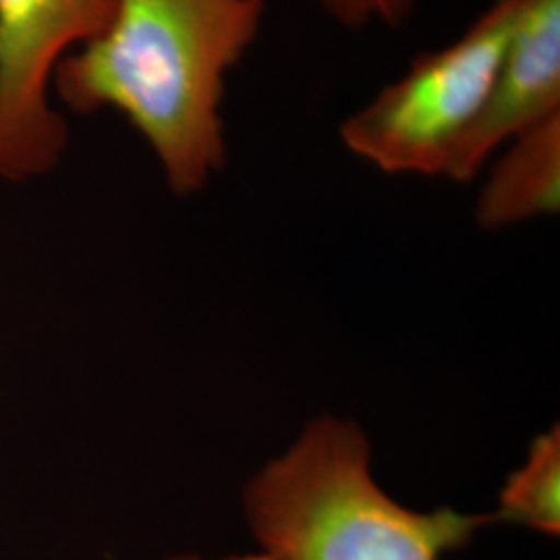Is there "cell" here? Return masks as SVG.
Returning a JSON list of instances; mask_svg holds the SVG:
<instances>
[{"label": "cell", "instance_id": "1", "mask_svg": "<svg viewBox=\"0 0 560 560\" xmlns=\"http://www.w3.org/2000/svg\"><path fill=\"white\" fill-rule=\"evenodd\" d=\"M261 20L264 0H117L101 34L57 65L52 96L75 115H122L171 191L194 196L226 164V78Z\"/></svg>", "mask_w": 560, "mask_h": 560}, {"label": "cell", "instance_id": "2", "mask_svg": "<svg viewBox=\"0 0 560 560\" xmlns=\"http://www.w3.org/2000/svg\"><path fill=\"white\" fill-rule=\"evenodd\" d=\"M260 555L249 560H442L497 515L413 511L382 488L368 434L320 416L243 490Z\"/></svg>", "mask_w": 560, "mask_h": 560}, {"label": "cell", "instance_id": "3", "mask_svg": "<svg viewBox=\"0 0 560 560\" xmlns=\"http://www.w3.org/2000/svg\"><path fill=\"white\" fill-rule=\"evenodd\" d=\"M521 0H494L459 38L418 55L340 122L345 148L388 175L451 177L488 101Z\"/></svg>", "mask_w": 560, "mask_h": 560}, {"label": "cell", "instance_id": "4", "mask_svg": "<svg viewBox=\"0 0 560 560\" xmlns=\"http://www.w3.org/2000/svg\"><path fill=\"white\" fill-rule=\"evenodd\" d=\"M117 0H0V180L23 183L59 164L69 125L52 106L60 60L96 38Z\"/></svg>", "mask_w": 560, "mask_h": 560}, {"label": "cell", "instance_id": "5", "mask_svg": "<svg viewBox=\"0 0 560 560\" xmlns=\"http://www.w3.org/2000/svg\"><path fill=\"white\" fill-rule=\"evenodd\" d=\"M560 113V0H521L488 101L448 179L474 180L506 141Z\"/></svg>", "mask_w": 560, "mask_h": 560}, {"label": "cell", "instance_id": "6", "mask_svg": "<svg viewBox=\"0 0 560 560\" xmlns=\"http://www.w3.org/2000/svg\"><path fill=\"white\" fill-rule=\"evenodd\" d=\"M474 217L501 231L560 210V113L525 129L492 156Z\"/></svg>", "mask_w": 560, "mask_h": 560}, {"label": "cell", "instance_id": "7", "mask_svg": "<svg viewBox=\"0 0 560 560\" xmlns=\"http://www.w3.org/2000/svg\"><path fill=\"white\" fill-rule=\"evenodd\" d=\"M497 521H513L544 536L560 532V430L555 423L534 439L527 459L513 471L501 492Z\"/></svg>", "mask_w": 560, "mask_h": 560}, {"label": "cell", "instance_id": "8", "mask_svg": "<svg viewBox=\"0 0 560 560\" xmlns=\"http://www.w3.org/2000/svg\"><path fill=\"white\" fill-rule=\"evenodd\" d=\"M332 20L347 27L381 23L399 27L411 18L418 0H318Z\"/></svg>", "mask_w": 560, "mask_h": 560}, {"label": "cell", "instance_id": "9", "mask_svg": "<svg viewBox=\"0 0 560 560\" xmlns=\"http://www.w3.org/2000/svg\"><path fill=\"white\" fill-rule=\"evenodd\" d=\"M171 560H200L198 557H194V555H185V557H175V559Z\"/></svg>", "mask_w": 560, "mask_h": 560}]
</instances>
